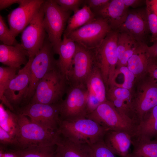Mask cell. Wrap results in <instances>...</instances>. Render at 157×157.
Wrapping results in <instances>:
<instances>
[{"label":"cell","instance_id":"cell-22","mask_svg":"<svg viewBox=\"0 0 157 157\" xmlns=\"http://www.w3.org/2000/svg\"><path fill=\"white\" fill-rule=\"evenodd\" d=\"M56 144L61 157H91L90 145L75 143L60 133Z\"/></svg>","mask_w":157,"mask_h":157},{"label":"cell","instance_id":"cell-28","mask_svg":"<svg viewBox=\"0 0 157 157\" xmlns=\"http://www.w3.org/2000/svg\"><path fill=\"white\" fill-rule=\"evenodd\" d=\"M18 69L8 66L0 67V99L3 105L13 111L14 108L9 101L5 99L4 94L12 80L16 75Z\"/></svg>","mask_w":157,"mask_h":157},{"label":"cell","instance_id":"cell-24","mask_svg":"<svg viewBox=\"0 0 157 157\" xmlns=\"http://www.w3.org/2000/svg\"><path fill=\"white\" fill-rule=\"evenodd\" d=\"M133 149L129 157H157V140L133 136Z\"/></svg>","mask_w":157,"mask_h":157},{"label":"cell","instance_id":"cell-23","mask_svg":"<svg viewBox=\"0 0 157 157\" xmlns=\"http://www.w3.org/2000/svg\"><path fill=\"white\" fill-rule=\"evenodd\" d=\"M133 136L151 139L157 137V105L149 111L137 126Z\"/></svg>","mask_w":157,"mask_h":157},{"label":"cell","instance_id":"cell-19","mask_svg":"<svg viewBox=\"0 0 157 157\" xmlns=\"http://www.w3.org/2000/svg\"><path fill=\"white\" fill-rule=\"evenodd\" d=\"M27 57L28 54L20 43L15 45L0 44V62L7 66L19 69L27 63Z\"/></svg>","mask_w":157,"mask_h":157},{"label":"cell","instance_id":"cell-10","mask_svg":"<svg viewBox=\"0 0 157 157\" xmlns=\"http://www.w3.org/2000/svg\"><path fill=\"white\" fill-rule=\"evenodd\" d=\"M65 99L60 104L61 120H72L86 117L88 94L86 87L69 85Z\"/></svg>","mask_w":157,"mask_h":157},{"label":"cell","instance_id":"cell-29","mask_svg":"<svg viewBox=\"0 0 157 157\" xmlns=\"http://www.w3.org/2000/svg\"><path fill=\"white\" fill-rule=\"evenodd\" d=\"M0 40L1 43L15 45L19 42L10 31L1 15H0Z\"/></svg>","mask_w":157,"mask_h":157},{"label":"cell","instance_id":"cell-33","mask_svg":"<svg viewBox=\"0 0 157 157\" xmlns=\"http://www.w3.org/2000/svg\"><path fill=\"white\" fill-rule=\"evenodd\" d=\"M57 4L63 10L76 12L80 6L84 5L85 0H55Z\"/></svg>","mask_w":157,"mask_h":157},{"label":"cell","instance_id":"cell-39","mask_svg":"<svg viewBox=\"0 0 157 157\" xmlns=\"http://www.w3.org/2000/svg\"><path fill=\"white\" fill-rule=\"evenodd\" d=\"M125 6L127 8L131 7L134 9L141 8L146 4V0H122Z\"/></svg>","mask_w":157,"mask_h":157},{"label":"cell","instance_id":"cell-35","mask_svg":"<svg viewBox=\"0 0 157 157\" xmlns=\"http://www.w3.org/2000/svg\"><path fill=\"white\" fill-rule=\"evenodd\" d=\"M0 146L5 147L6 146L11 145L16 147L17 142L16 138L10 135L6 131L0 127Z\"/></svg>","mask_w":157,"mask_h":157},{"label":"cell","instance_id":"cell-27","mask_svg":"<svg viewBox=\"0 0 157 157\" xmlns=\"http://www.w3.org/2000/svg\"><path fill=\"white\" fill-rule=\"evenodd\" d=\"M0 127L16 138L18 131V114L6 109L2 103L0 104Z\"/></svg>","mask_w":157,"mask_h":157},{"label":"cell","instance_id":"cell-3","mask_svg":"<svg viewBox=\"0 0 157 157\" xmlns=\"http://www.w3.org/2000/svg\"><path fill=\"white\" fill-rule=\"evenodd\" d=\"M68 86L67 78L58 66L47 73L40 81L28 103L59 104L63 100Z\"/></svg>","mask_w":157,"mask_h":157},{"label":"cell","instance_id":"cell-32","mask_svg":"<svg viewBox=\"0 0 157 157\" xmlns=\"http://www.w3.org/2000/svg\"><path fill=\"white\" fill-rule=\"evenodd\" d=\"M133 38L128 35L118 32L117 43V54L118 63L122 59L125 52Z\"/></svg>","mask_w":157,"mask_h":157},{"label":"cell","instance_id":"cell-36","mask_svg":"<svg viewBox=\"0 0 157 157\" xmlns=\"http://www.w3.org/2000/svg\"><path fill=\"white\" fill-rule=\"evenodd\" d=\"M120 71L122 73L124 76V81L122 85L123 88L129 89L132 86V82L135 78L134 74L128 68V67L122 66L119 69Z\"/></svg>","mask_w":157,"mask_h":157},{"label":"cell","instance_id":"cell-42","mask_svg":"<svg viewBox=\"0 0 157 157\" xmlns=\"http://www.w3.org/2000/svg\"><path fill=\"white\" fill-rule=\"evenodd\" d=\"M146 3L149 6L157 16V0H147Z\"/></svg>","mask_w":157,"mask_h":157},{"label":"cell","instance_id":"cell-34","mask_svg":"<svg viewBox=\"0 0 157 157\" xmlns=\"http://www.w3.org/2000/svg\"><path fill=\"white\" fill-rule=\"evenodd\" d=\"M143 43L139 42L132 38L126 48L121 60L118 62L122 66L127 64L129 59Z\"/></svg>","mask_w":157,"mask_h":157},{"label":"cell","instance_id":"cell-6","mask_svg":"<svg viewBox=\"0 0 157 157\" xmlns=\"http://www.w3.org/2000/svg\"><path fill=\"white\" fill-rule=\"evenodd\" d=\"M43 23L48 39L55 54L61 42L71 12L63 10L55 0H45Z\"/></svg>","mask_w":157,"mask_h":157},{"label":"cell","instance_id":"cell-25","mask_svg":"<svg viewBox=\"0 0 157 157\" xmlns=\"http://www.w3.org/2000/svg\"><path fill=\"white\" fill-rule=\"evenodd\" d=\"M96 17L86 5L69 18L63 34L66 35L93 21Z\"/></svg>","mask_w":157,"mask_h":157},{"label":"cell","instance_id":"cell-18","mask_svg":"<svg viewBox=\"0 0 157 157\" xmlns=\"http://www.w3.org/2000/svg\"><path fill=\"white\" fill-rule=\"evenodd\" d=\"M133 136L126 132L108 130L103 138L106 145L115 155L129 157Z\"/></svg>","mask_w":157,"mask_h":157},{"label":"cell","instance_id":"cell-37","mask_svg":"<svg viewBox=\"0 0 157 157\" xmlns=\"http://www.w3.org/2000/svg\"><path fill=\"white\" fill-rule=\"evenodd\" d=\"M110 1V0H85L84 5L88 6L94 14L105 6Z\"/></svg>","mask_w":157,"mask_h":157},{"label":"cell","instance_id":"cell-38","mask_svg":"<svg viewBox=\"0 0 157 157\" xmlns=\"http://www.w3.org/2000/svg\"><path fill=\"white\" fill-rule=\"evenodd\" d=\"M130 92L128 89L124 88H118L115 89L113 91V95L111 97L110 100L115 99H120L124 101L130 96Z\"/></svg>","mask_w":157,"mask_h":157},{"label":"cell","instance_id":"cell-26","mask_svg":"<svg viewBox=\"0 0 157 157\" xmlns=\"http://www.w3.org/2000/svg\"><path fill=\"white\" fill-rule=\"evenodd\" d=\"M17 157H61L56 144L49 146H32L12 149Z\"/></svg>","mask_w":157,"mask_h":157},{"label":"cell","instance_id":"cell-43","mask_svg":"<svg viewBox=\"0 0 157 157\" xmlns=\"http://www.w3.org/2000/svg\"><path fill=\"white\" fill-rule=\"evenodd\" d=\"M153 44L148 47L149 52L157 59V40L153 42Z\"/></svg>","mask_w":157,"mask_h":157},{"label":"cell","instance_id":"cell-17","mask_svg":"<svg viewBox=\"0 0 157 157\" xmlns=\"http://www.w3.org/2000/svg\"><path fill=\"white\" fill-rule=\"evenodd\" d=\"M128 10L122 0H110L94 15L96 17L105 19L112 31H118L126 19Z\"/></svg>","mask_w":157,"mask_h":157},{"label":"cell","instance_id":"cell-9","mask_svg":"<svg viewBox=\"0 0 157 157\" xmlns=\"http://www.w3.org/2000/svg\"><path fill=\"white\" fill-rule=\"evenodd\" d=\"M118 31H111L96 47L90 49L103 79L107 81L108 74L118 63L117 43Z\"/></svg>","mask_w":157,"mask_h":157},{"label":"cell","instance_id":"cell-16","mask_svg":"<svg viewBox=\"0 0 157 157\" xmlns=\"http://www.w3.org/2000/svg\"><path fill=\"white\" fill-rule=\"evenodd\" d=\"M85 85L88 94L87 115L107 100L104 82L96 63L86 81Z\"/></svg>","mask_w":157,"mask_h":157},{"label":"cell","instance_id":"cell-12","mask_svg":"<svg viewBox=\"0 0 157 157\" xmlns=\"http://www.w3.org/2000/svg\"><path fill=\"white\" fill-rule=\"evenodd\" d=\"M45 0H20L19 6L8 15L9 28L16 37L31 23Z\"/></svg>","mask_w":157,"mask_h":157},{"label":"cell","instance_id":"cell-31","mask_svg":"<svg viewBox=\"0 0 157 157\" xmlns=\"http://www.w3.org/2000/svg\"><path fill=\"white\" fill-rule=\"evenodd\" d=\"M149 28L151 34L150 42H153L157 40V16L149 6L146 4Z\"/></svg>","mask_w":157,"mask_h":157},{"label":"cell","instance_id":"cell-45","mask_svg":"<svg viewBox=\"0 0 157 157\" xmlns=\"http://www.w3.org/2000/svg\"><path fill=\"white\" fill-rule=\"evenodd\" d=\"M156 85H157V83H156Z\"/></svg>","mask_w":157,"mask_h":157},{"label":"cell","instance_id":"cell-41","mask_svg":"<svg viewBox=\"0 0 157 157\" xmlns=\"http://www.w3.org/2000/svg\"><path fill=\"white\" fill-rule=\"evenodd\" d=\"M5 148V151L3 148L0 146V157H17L12 150L6 151Z\"/></svg>","mask_w":157,"mask_h":157},{"label":"cell","instance_id":"cell-13","mask_svg":"<svg viewBox=\"0 0 157 157\" xmlns=\"http://www.w3.org/2000/svg\"><path fill=\"white\" fill-rule=\"evenodd\" d=\"M76 44L73 68L68 78V84L70 85L86 87V81L95 63L90 49Z\"/></svg>","mask_w":157,"mask_h":157},{"label":"cell","instance_id":"cell-15","mask_svg":"<svg viewBox=\"0 0 157 157\" xmlns=\"http://www.w3.org/2000/svg\"><path fill=\"white\" fill-rule=\"evenodd\" d=\"M33 58H29L26 64L19 70L4 93L5 99L14 108L17 109L22 104L27 92L30 82V65Z\"/></svg>","mask_w":157,"mask_h":157},{"label":"cell","instance_id":"cell-14","mask_svg":"<svg viewBox=\"0 0 157 157\" xmlns=\"http://www.w3.org/2000/svg\"><path fill=\"white\" fill-rule=\"evenodd\" d=\"M135 40L147 44L150 33L146 7L129 10L124 22L118 30Z\"/></svg>","mask_w":157,"mask_h":157},{"label":"cell","instance_id":"cell-5","mask_svg":"<svg viewBox=\"0 0 157 157\" xmlns=\"http://www.w3.org/2000/svg\"><path fill=\"white\" fill-rule=\"evenodd\" d=\"M53 47L47 36L44 44L34 57L30 65V80L22 104H27L33 97L40 81L49 72L58 66Z\"/></svg>","mask_w":157,"mask_h":157},{"label":"cell","instance_id":"cell-1","mask_svg":"<svg viewBox=\"0 0 157 157\" xmlns=\"http://www.w3.org/2000/svg\"><path fill=\"white\" fill-rule=\"evenodd\" d=\"M107 130L86 117L72 120L60 119L58 131L72 141L92 145L102 140Z\"/></svg>","mask_w":157,"mask_h":157},{"label":"cell","instance_id":"cell-11","mask_svg":"<svg viewBox=\"0 0 157 157\" xmlns=\"http://www.w3.org/2000/svg\"><path fill=\"white\" fill-rule=\"evenodd\" d=\"M44 17L43 4L33 20L21 33L20 43L28 53L29 58L34 57L42 47L47 36L43 25Z\"/></svg>","mask_w":157,"mask_h":157},{"label":"cell","instance_id":"cell-4","mask_svg":"<svg viewBox=\"0 0 157 157\" xmlns=\"http://www.w3.org/2000/svg\"><path fill=\"white\" fill-rule=\"evenodd\" d=\"M86 117L96 122L107 130L121 131L134 135L137 125L129 117L119 112L107 100L99 105Z\"/></svg>","mask_w":157,"mask_h":157},{"label":"cell","instance_id":"cell-2","mask_svg":"<svg viewBox=\"0 0 157 157\" xmlns=\"http://www.w3.org/2000/svg\"><path fill=\"white\" fill-rule=\"evenodd\" d=\"M18 114V131L16 138V149L37 146H47L56 144L59 135L57 132L47 129L32 121L28 117Z\"/></svg>","mask_w":157,"mask_h":157},{"label":"cell","instance_id":"cell-21","mask_svg":"<svg viewBox=\"0 0 157 157\" xmlns=\"http://www.w3.org/2000/svg\"><path fill=\"white\" fill-rule=\"evenodd\" d=\"M157 105V85L154 83L148 87L144 97L136 101L131 106V109L134 113L132 119L137 125L144 115Z\"/></svg>","mask_w":157,"mask_h":157},{"label":"cell","instance_id":"cell-7","mask_svg":"<svg viewBox=\"0 0 157 157\" xmlns=\"http://www.w3.org/2000/svg\"><path fill=\"white\" fill-rule=\"evenodd\" d=\"M60 104H46L28 103L17 109V113L50 131L57 132L60 121Z\"/></svg>","mask_w":157,"mask_h":157},{"label":"cell","instance_id":"cell-8","mask_svg":"<svg viewBox=\"0 0 157 157\" xmlns=\"http://www.w3.org/2000/svg\"><path fill=\"white\" fill-rule=\"evenodd\" d=\"M65 35L76 43L92 49L97 47L111 30L107 22L99 17Z\"/></svg>","mask_w":157,"mask_h":157},{"label":"cell","instance_id":"cell-20","mask_svg":"<svg viewBox=\"0 0 157 157\" xmlns=\"http://www.w3.org/2000/svg\"><path fill=\"white\" fill-rule=\"evenodd\" d=\"M62 40L56 52L59 55L57 65L67 80L73 68V62L76 49V44L63 34Z\"/></svg>","mask_w":157,"mask_h":157},{"label":"cell","instance_id":"cell-30","mask_svg":"<svg viewBox=\"0 0 157 157\" xmlns=\"http://www.w3.org/2000/svg\"><path fill=\"white\" fill-rule=\"evenodd\" d=\"M90 146L91 157H116L103 139Z\"/></svg>","mask_w":157,"mask_h":157},{"label":"cell","instance_id":"cell-40","mask_svg":"<svg viewBox=\"0 0 157 157\" xmlns=\"http://www.w3.org/2000/svg\"><path fill=\"white\" fill-rule=\"evenodd\" d=\"M20 0H0V10L4 9L12 5L19 4Z\"/></svg>","mask_w":157,"mask_h":157},{"label":"cell","instance_id":"cell-44","mask_svg":"<svg viewBox=\"0 0 157 157\" xmlns=\"http://www.w3.org/2000/svg\"><path fill=\"white\" fill-rule=\"evenodd\" d=\"M155 140H157V137L156 138Z\"/></svg>","mask_w":157,"mask_h":157}]
</instances>
